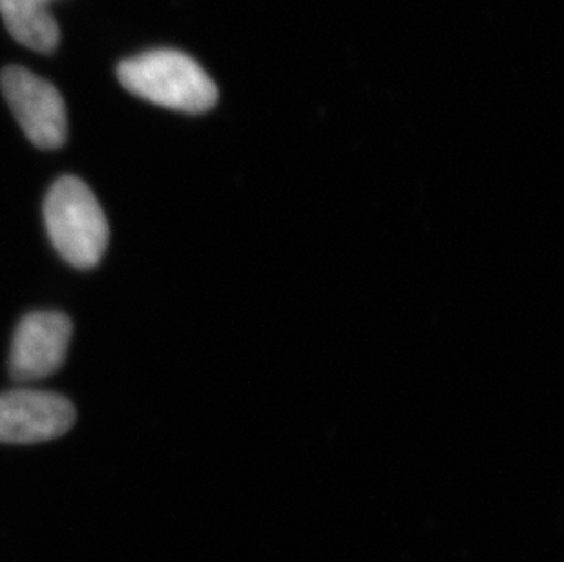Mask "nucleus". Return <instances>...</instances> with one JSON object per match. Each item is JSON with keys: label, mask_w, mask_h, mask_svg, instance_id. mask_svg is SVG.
I'll return each mask as SVG.
<instances>
[{"label": "nucleus", "mask_w": 564, "mask_h": 562, "mask_svg": "<svg viewBox=\"0 0 564 562\" xmlns=\"http://www.w3.org/2000/svg\"><path fill=\"white\" fill-rule=\"evenodd\" d=\"M127 91L177 112L203 114L218 101L210 75L188 55L176 50H152L118 66Z\"/></svg>", "instance_id": "obj_1"}, {"label": "nucleus", "mask_w": 564, "mask_h": 562, "mask_svg": "<svg viewBox=\"0 0 564 562\" xmlns=\"http://www.w3.org/2000/svg\"><path fill=\"white\" fill-rule=\"evenodd\" d=\"M44 221L52 244L69 266L91 269L107 252V216L94 192L74 175H64L50 188Z\"/></svg>", "instance_id": "obj_2"}, {"label": "nucleus", "mask_w": 564, "mask_h": 562, "mask_svg": "<svg viewBox=\"0 0 564 562\" xmlns=\"http://www.w3.org/2000/svg\"><path fill=\"white\" fill-rule=\"evenodd\" d=\"M0 86L11 112L35 147L55 150L68 136V117L63 97L52 83L22 66H8Z\"/></svg>", "instance_id": "obj_3"}, {"label": "nucleus", "mask_w": 564, "mask_h": 562, "mask_svg": "<svg viewBox=\"0 0 564 562\" xmlns=\"http://www.w3.org/2000/svg\"><path fill=\"white\" fill-rule=\"evenodd\" d=\"M72 322L57 311H37L21 320L10 350L11 377L21 382L50 377L64 364Z\"/></svg>", "instance_id": "obj_4"}, {"label": "nucleus", "mask_w": 564, "mask_h": 562, "mask_svg": "<svg viewBox=\"0 0 564 562\" xmlns=\"http://www.w3.org/2000/svg\"><path fill=\"white\" fill-rule=\"evenodd\" d=\"M75 422L68 398L19 389L0 395V442L35 444L64 435Z\"/></svg>", "instance_id": "obj_5"}, {"label": "nucleus", "mask_w": 564, "mask_h": 562, "mask_svg": "<svg viewBox=\"0 0 564 562\" xmlns=\"http://www.w3.org/2000/svg\"><path fill=\"white\" fill-rule=\"evenodd\" d=\"M54 0H0V15L11 37L22 46L52 54L59 46V24L50 4Z\"/></svg>", "instance_id": "obj_6"}]
</instances>
